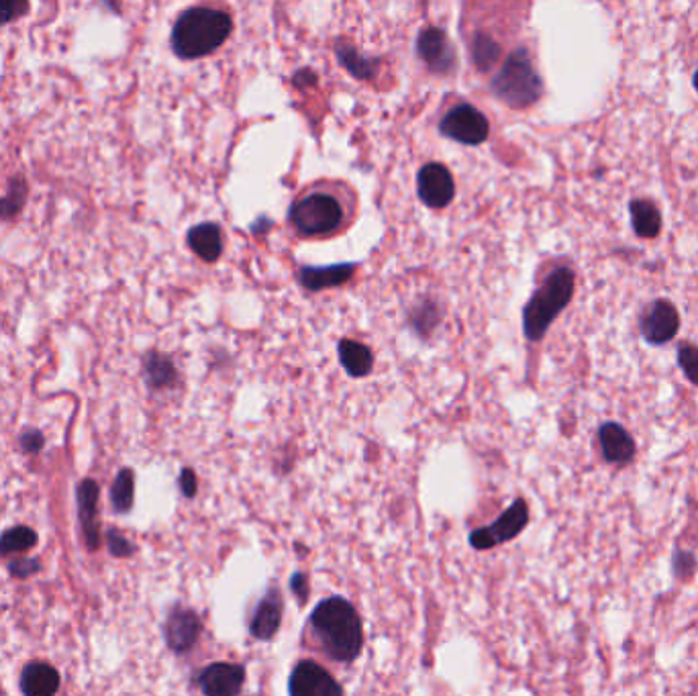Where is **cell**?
Wrapping results in <instances>:
<instances>
[{
    "label": "cell",
    "instance_id": "cell-1",
    "mask_svg": "<svg viewBox=\"0 0 698 696\" xmlns=\"http://www.w3.org/2000/svg\"><path fill=\"white\" fill-rule=\"evenodd\" d=\"M360 196L354 184L341 178H317L292 198L288 223L301 239H331L354 225Z\"/></svg>",
    "mask_w": 698,
    "mask_h": 696
},
{
    "label": "cell",
    "instance_id": "cell-2",
    "mask_svg": "<svg viewBox=\"0 0 698 696\" xmlns=\"http://www.w3.org/2000/svg\"><path fill=\"white\" fill-rule=\"evenodd\" d=\"M307 643L337 664H352L364 650V623L356 607L343 596L321 601L307 621Z\"/></svg>",
    "mask_w": 698,
    "mask_h": 696
},
{
    "label": "cell",
    "instance_id": "cell-3",
    "mask_svg": "<svg viewBox=\"0 0 698 696\" xmlns=\"http://www.w3.org/2000/svg\"><path fill=\"white\" fill-rule=\"evenodd\" d=\"M233 15L221 3H203L186 9L174 23L172 49L182 60L207 58L229 39Z\"/></svg>",
    "mask_w": 698,
    "mask_h": 696
},
{
    "label": "cell",
    "instance_id": "cell-4",
    "mask_svg": "<svg viewBox=\"0 0 698 696\" xmlns=\"http://www.w3.org/2000/svg\"><path fill=\"white\" fill-rule=\"evenodd\" d=\"M576 288V274L568 266H558L547 272L543 282L531 294L523 307V333L537 343L550 331L552 323L570 305Z\"/></svg>",
    "mask_w": 698,
    "mask_h": 696
},
{
    "label": "cell",
    "instance_id": "cell-5",
    "mask_svg": "<svg viewBox=\"0 0 698 696\" xmlns=\"http://www.w3.org/2000/svg\"><path fill=\"white\" fill-rule=\"evenodd\" d=\"M492 92L511 109H525L539 101L543 86L527 49H517L505 60L492 80Z\"/></svg>",
    "mask_w": 698,
    "mask_h": 696
},
{
    "label": "cell",
    "instance_id": "cell-6",
    "mask_svg": "<svg viewBox=\"0 0 698 696\" xmlns=\"http://www.w3.org/2000/svg\"><path fill=\"white\" fill-rule=\"evenodd\" d=\"M437 117L439 133L452 141L464 145H480L490 135V123L486 115L470 101H466V98H445Z\"/></svg>",
    "mask_w": 698,
    "mask_h": 696
},
{
    "label": "cell",
    "instance_id": "cell-7",
    "mask_svg": "<svg viewBox=\"0 0 698 696\" xmlns=\"http://www.w3.org/2000/svg\"><path fill=\"white\" fill-rule=\"evenodd\" d=\"M529 523V507L525 499H517L494 523L474 529L470 533V545L474 550L486 552L515 539Z\"/></svg>",
    "mask_w": 698,
    "mask_h": 696
},
{
    "label": "cell",
    "instance_id": "cell-8",
    "mask_svg": "<svg viewBox=\"0 0 698 696\" xmlns=\"http://www.w3.org/2000/svg\"><path fill=\"white\" fill-rule=\"evenodd\" d=\"M417 192L425 207L435 211L445 209L456 196V182L450 168L441 162L425 164L417 176Z\"/></svg>",
    "mask_w": 698,
    "mask_h": 696
},
{
    "label": "cell",
    "instance_id": "cell-9",
    "mask_svg": "<svg viewBox=\"0 0 698 696\" xmlns=\"http://www.w3.org/2000/svg\"><path fill=\"white\" fill-rule=\"evenodd\" d=\"M290 696H333L343 694V686L315 660H301L288 680Z\"/></svg>",
    "mask_w": 698,
    "mask_h": 696
},
{
    "label": "cell",
    "instance_id": "cell-10",
    "mask_svg": "<svg viewBox=\"0 0 698 696\" xmlns=\"http://www.w3.org/2000/svg\"><path fill=\"white\" fill-rule=\"evenodd\" d=\"M284 615V599L278 586L266 588V592L260 596V601L254 605L252 613H249L247 631L258 641H270L282 625Z\"/></svg>",
    "mask_w": 698,
    "mask_h": 696
},
{
    "label": "cell",
    "instance_id": "cell-11",
    "mask_svg": "<svg viewBox=\"0 0 698 696\" xmlns=\"http://www.w3.org/2000/svg\"><path fill=\"white\" fill-rule=\"evenodd\" d=\"M203 633V621L196 615V611L186 609V607H174L166 619L164 627V637L168 648L184 656L188 654L194 645L201 639Z\"/></svg>",
    "mask_w": 698,
    "mask_h": 696
},
{
    "label": "cell",
    "instance_id": "cell-12",
    "mask_svg": "<svg viewBox=\"0 0 698 696\" xmlns=\"http://www.w3.org/2000/svg\"><path fill=\"white\" fill-rule=\"evenodd\" d=\"M196 684L207 696H235L245 684V668L235 662H213L196 674Z\"/></svg>",
    "mask_w": 698,
    "mask_h": 696
},
{
    "label": "cell",
    "instance_id": "cell-13",
    "mask_svg": "<svg viewBox=\"0 0 698 696\" xmlns=\"http://www.w3.org/2000/svg\"><path fill=\"white\" fill-rule=\"evenodd\" d=\"M680 331V315L678 309L660 298L654 305H650L641 317V333L647 343L652 345H664L672 341Z\"/></svg>",
    "mask_w": 698,
    "mask_h": 696
},
{
    "label": "cell",
    "instance_id": "cell-14",
    "mask_svg": "<svg viewBox=\"0 0 698 696\" xmlns=\"http://www.w3.org/2000/svg\"><path fill=\"white\" fill-rule=\"evenodd\" d=\"M598 443H601L603 458L615 466L629 464L637 452L633 437L619 423H605L598 429Z\"/></svg>",
    "mask_w": 698,
    "mask_h": 696
},
{
    "label": "cell",
    "instance_id": "cell-15",
    "mask_svg": "<svg viewBox=\"0 0 698 696\" xmlns=\"http://www.w3.org/2000/svg\"><path fill=\"white\" fill-rule=\"evenodd\" d=\"M419 56L435 72H447L454 66V52L445 33L437 27H429L419 35L417 41Z\"/></svg>",
    "mask_w": 698,
    "mask_h": 696
},
{
    "label": "cell",
    "instance_id": "cell-16",
    "mask_svg": "<svg viewBox=\"0 0 698 696\" xmlns=\"http://www.w3.org/2000/svg\"><path fill=\"white\" fill-rule=\"evenodd\" d=\"M358 270V264H335V266H325V268H313V266H303L298 270V282H301L307 290L319 292L327 288H335L345 284L352 278Z\"/></svg>",
    "mask_w": 698,
    "mask_h": 696
},
{
    "label": "cell",
    "instance_id": "cell-17",
    "mask_svg": "<svg viewBox=\"0 0 698 696\" xmlns=\"http://www.w3.org/2000/svg\"><path fill=\"white\" fill-rule=\"evenodd\" d=\"M188 247L207 264H213L223 254V229L217 223H201L188 231Z\"/></svg>",
    "mask_w": 698,
    "mask_h": 696
},
{
    "label": "cell",
    "instance_id": "cell-18",
    "mask_svg": "<svg viewBox=\"0 0 698 696\" xmlns=\"http://www.w3.org/2000/svg\"><path fill=\"white\" fill-rule=\"evenodd\" d=\"M60 688V674L45 662L29 664L21 674V690L27 696H52Z\"/></svg>",
    "mask_w": 698,
    "mask_h": 696
},
{
    "label": "cell",
    "instance_id": "cell-19",
    "mask_svg": "<svg viewBox=\"0 0 698 696\" xmlns=\"http://www.w3.org/2000/svg\"><path fill=\"white\" fill-rule=\"evenodd\" d=\"M337 354L343 370L352 378H364L374 368V354L366 343L354 339H341L337 345Z\"/></svg>",
    "mask_w": 698,
    "mask_h": 696
},
{
    "label": "cell",
    "instance_id": "cell-20",
    "mask_svg": "<svg viewBox=\"0 0 698 696\" xmlns=\"http://www.w3.org/2000/svg\"><path fill=\"white\" fill-rule=\"evenodd\" d=\"M96 507H98V484L94 480H84L78 486V511H80V521H82L86 543L90 550H96L98 543H101V539H98Z\"/></svg>",
    "mask_w": 698,
    "mask_h": 696
},
{
    "label": "cell",
    "instance_id": "cell-21",
    "mask_svg": "<svg viewBox=\"0 0 698 696\" xmlns=\"http://www.w3.org/2000/svg\"><path fill=\"white\" fill-rule=\"evenodd\" d=\"M631 225L633 231L643 237L652 239L662 231V215L658 207L650 201H633L631 203Z\"/></svg>",
    "mask_w": 698,
    "mask_h": 696
},
{
    "label": "cell",
    "instance_id": "cell-22",
    "mask_svg": "<svg viewBox=\"0 0 698 696\" xmlns=\"http://www.w3.org/2000/svg\"><path fill=\"white\" fill-rule=\"evenodd\" d=\"M145 380L152 388H168L176 382V368L170 358L149 354L145 360Z\"/></svg>",
    "mask_w": 698,
    "mask_h": 696
},
{
    "label": "cell",
    "instance_id": "cell-23",
    "mask_svg": "<svg viewBox=\"0 0 698 696\" xmlns=\"http://www.w3.org/2000/svg\"><path fill=\"white\" fill-rule=\"evenodd\" d=\"M37 543V533L31 527L19 525L15 529H9L0 537V556H9L17 552H27L35 548Z\"/></svg>",
    "mask_w": 698,
    "mask_h": 696
},
{
    "label": "cell",
    "instance_id": "cell-24",
    "mask_svg": "<svg viewBox=\"0 0 698 696\" xmlns=\"http://www.w3.org/2000/svg\"><path fill=\"white\" fill-rule=\"evenodd\" d=\"M135 496V476L131 470H121L111 488V503L117 513H129Z\"/></svg>",
    "mask_w": 698,
    "mask_h": 696
},
{
    "label": "cell",
    "instance_id": "cell-25",
    "mask_svg": "<svg viewBox=\"0 0 698 696\" xmlns=\"http://www.w3.org/2000/svg\"><path fill=\"white\" fill-rule=\"evenodd\" d=\"M439 321H441V313L437 311V307L433 303L419 305L409 317L413 331H417L421 337H427L439 325Z\"/></svg>",
    "mask_w": 698,
    "mask_h": 696
},
{
    "label": "cell",
    "instance_id": "cell-26",
    "mask_svg": "<svg viewBox=\"0 0 698 696\" xmlns=\"http://www.w3.org/2000/svg\"><path fill=\"white\" fill-rule=\"evenodd\" d=\"M678 366L684 376L698 386V347L692 343H682L678 347Z\"/></svg>",
    "mask_w": 698,
    "mask_h": 696
},
{
    "label": "cell",
    "instance_id": "cell-27",
    "mask_svg": "<svg viewBox=\"0 0 698 696\" xmlns=\"http://www.w3.org/2000/svg\"><path fill=\"white\" fill-rule=\"evenodd\" d=\"M29 13V0H0V25H7Z\"/></svg>",
    "mask_w": 698,
    "mask_h": 696
},
{
    "label": "cell",
    "instance_id": "cell-28",
    "mask_svg": "<svg viewBox=\"0 0 698 696\" xmlns=\"http://www.w3.org/2000/svg\"><path fill=\"white\" fill-rule=\"evenodd\" d=\"M109 548H111V552L115 556H129V554H133V545L129 543V539H125L117 531L109 533Z\"/></svg>",
    "mask_w": 698,
    "mask_h": 696
},
{
    "label": "cell",
    "instance_id": "cell-29",
    "mask_svg": "<svg viewBox=\"0 0 698 696\" xmlns=\"http://www.w3.org/2000/svg\"><path fill=\"white\" fill-rule=\"evenodd\" d=\"M180 490L186 496V499H192L198 490V482H196V474L190 468H184L180 474Z\"/></svg>",
    "mask_w": 698,
    "mask_h": 696
},
{
    "label": "cell",
    "instance_id": "cell-30",
    "mask_svg": "<svg viewBox=\"0 0 698 696\" xmlns=\"http://www.w3.org/2000/svg\"><path fill=\"white\" fill-rule=\"evenodd\" d=\"M290 588H292V592L296 594L298 603H307L309 582H307V576H305V574H294V576H292V582H290Z\"/></svg>",
    "mask_w": 698,
    "mask_h": 696
},
{
    "label": "cell",
    "instance_id": "cell-31",
    "mask_svg": "<svg viewBox=\"0 0 698 696\" xmlns=\"http://www.w3.org/2000/svg\"><path fill=\"white\" fill-rule=\"evenodd\" d=\"M39 570V562L37 560H17L11 564V574L19 576V578H27L31 574H35Z\"/></svg>",
    "mask_w": 698,
    "mask_h": 696
},
{
    "label": "cell",
    "instance_id": "cell-32",
    "mask_svg": "<svg viewBox=\"0 0 698 696\" xmlns=\"http://www.w3.org/2000/svg\"><path fill=\"white\" fill-rule=\"evenodd\" d=\"M21 445L25 447V452H39L43 447V435L39 431H25Z\"/></svg>",
    "mask_w": 698,
    "mask_h": 696
},
{
    "label": "cell",
    "instance_id": "cell-33",
    "mask_svg": "<svg viewBox=\"0 0 698 696\" xmlns=\"http://www.w3.org/2000/svg\"><path fill=\"white\" fill-rule=\"evenodd\" d=\"M692 84H694V88H696V92H698V72L694 74V78H692Z\"/></svg>",
    "mask_w": 698,
    "mask_h": 696
}]
</instances>
